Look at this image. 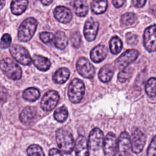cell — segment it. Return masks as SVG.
Masks as SVG:
<instances>
[{"label":"cell","mask_w":156,"mask_h":156,"mask_svg":"<svg viewBox=\"0 0 156 156\" xmlns=\"http://www.w3.org/2000/svg\"><path fill=\"white\" fill-rule=\"evenodd\" d=\"M102 144L105 156H115L117 152V139L113 133L107 134Z\"/></svg>","instance_id":"obj_11"},{"label":"cell","mask_w":156,"mask_h":156,"mask_svg":"<svg viewBox=\"0 0 156 156\" xmlns=\"http://www.w3.org/2000/svg\"><path fill=\"white\" fill-rule=\"evenodd\" d=\"M55 138L60 151L66 154L72 152L74 141L69 132L64 129H59L56 132Z\"/></svg>","instance_id":"obj_1"},{"label":"cell","mask_w":156,"mask_h":156,"mask_svg":"<svg viewBox=\"0 0 156 156\" xmlns=\"http://www.w3.org/2000/svg\"><path fill=\"white\" fill-rule=\"evenodd\" d=\"M75 152L76 156H89L88 145L87 138L80 135L75 143Z\"/></svg>","instance_id":"obj_16"},{"label":"cell","mask_w":156,"mask_h":156,"mask_svg":"<svg viewBox=\"0 0 156 156\" xmlns=\"http://www.w3.org/2000/svg\"><path fill=\"white\" fill-rule=\"evenodd\" d=\"M126 1V0H112V3L115 7L119 8L124 4Z\"/></svg>","instance_id":"obj_40"},{"label":"cell","mask_w":156,"mask_h":156,"mask_svg":"<svg viewBox=\"0 0 156 156\" xmlns=\"http://www.w3.org/2000/svg\"><path fill=\"white\" fill-rule=\"evenodd\" d=\"M132 151L138 154L142 151L146 142V136L144 133L139 129L135 128L132 133L130 138Z\"/></svg>","instance_id":"obj_7"},{"label":"cell","mask_w":156,"mask_h":156,"mask_svg":"<svg viewBox=\"0 0 156 156\" xmlns=\"http://www.w3.org/2000/svg\"><path fill=\"white\" fill-rule=\"evenodd\" d=\"M73 9L79 16H85L88 11V7L84 0H75L73 3Z\"/></svg>","instance_id":"obj_23"},{"label":"cell","mask_w":156,"mask_h":156,"mask_svg":"<svg viewBox=\"0 0 156 156\" xmlns=\"http://www.w3.org/2000/svg\"><path fill=\"white\" fill-rule=\"evenodd\" d=\"M132 74V69L130 67H126L122 69L118 75V80L120 82H125L130 78Z\"/></svg>","instance_id":"obj_32"},{"label":"cell","mask_w":156,"mask_h":156,"mask_svg":"<svg viewBox=\"0 0 156 156\" xmlns=\"http://www.w3.org/2000/svg\"><path fill=\"white\" fill-rule=\"evenodd\" d=\"M40 96V91L34 87H30L26 89L23 93V98L29 102L35 101L39 98Z\"/></svg>","instance_id":"obj_26"},{"label":"cell","mask_w":156,"mask_h":156,"mask_svg":"<svg viewBox=\"0 0 156 156\" xmlns=\"http://www.w3.org/2000/svg\"><path fill=\"white\" fill-rule=\"evenodd\" d=\"M138 56V52L135 49H128L122 53L116 60L115 65L119 69H124L134 62Z\"/></svg>","instance_id":"obj_10"},{"label":"cell","mask_w":156,"mask_h":156,"mask_svg":"<svg viewBox=\"0 0 156 156\" xmlns=\"http://www.w3.org/2000/svg\"><path fill=\"white\" fill-rule=\"evenodd\" d=\"M104 141L102 132L98 127L94 128L90 132L88 145L92 151H97L101 148Z\"/></svg>","instance_id":"obj_12"},{"label":"cell","mask_w":156,"mask_h":156,"mask_svg":"<svg viewBox=\"0 0 156 156\" xmlns=\"http://www.w3.org/2000/svg\"><path fill=\"white\" fill-rule=\"evenodd\" d=\"M37 25V21L32 17H29L24 20L18 28V39L23 42L30 40L35 34Z\"/></svg>","instance_id":"obj_2"},{"label":"cell","mask_w":156,"mask_h":156,"mask_svg":"<svg viewBox=\"0 0 156 156\" xmlns=\"http://www.w3.org/2000/svg\"><path fill=\"white\" fill-rule=\"evenodd\" d=\"M5 4V0H0V10L2 9Z\"/></svg>","instance_id":"obj_42"},{"label":"cell","mask_w":156,"mask_h":156,"mask_svg":"<svg viewBox=\"0 0 156 156\" xmlns=\"http://www.w3.org/2000/svg\"><path fill=\"white\" fill-rule=\"evenodd\" d=\"M37 116V110L34 107L24 108L20 114V120L25 125L30 124Z\"/></svg>","instance_id":"obj_17"},{"label":"cell","mask_w":156,"mask_h":156,"mask_svg":"<svg viewBox=\"0 0 156 156\" xmlns=\"http://www.w3.org/2000/svg\"><path fill=\"white\" fill-rule=\"evenodd\" d=\"M136 20V16L132 12H127L121 16V22L124 26H129L135 23Z\"/></svg>","instance_id":"obj_30"},{"label":"cell","mask_w":156,"mask_h":156,"mask_svg":"<svg viewBox=\"0 0 156 156\" xmlns=\"http://www.w3.org/2000/svg\"><path fill=\"white\" fill-rule=\"evenodd\" d=\"M32 61L36 68L42 71L48 70L51 66V63L49 59L40 55H35L33 57Z\"/></svg>","instance_id":"obj_20"},{"label":"cell","mask_w":156,"mask_h":156,"mask_svg":"<svg viewBox=\"0 0 156 156\" xmlns=\"http://www.w3.org/2000/svg\"><path fill=\"white\" fill-rule=\"evenodd\" d=\"M144 46L149 52L155 51V25L154 24L146 29L143 35Z\"/></svg>","instance_id":"obj_13"},{"label":"cell","mask_w":156,"mask_h":156,"mask_svg":"<svg viewBox=\"0 0 156 156\" xmlns=\"http://www.w3.org/2000/svg\"><path fill=\"white\" fill-rule=\"evenodd\" d=\"M107 55V49L103 45H98L90 52V58L95 63H99L104 60Z\"/></svg>","instance_id":"obj_18"},{"label":"cell","mask_w":156,"mask_h":156,"mask_svg":"<svg viewBox=\"0 0 156 156\" xmlns=\"http://www.w3.org/2000/svg\"><path fill=\"white\" fill-rule=\"evenodd\" d=\"M78 73L83 77L91 79L95 73V69L90 61L85 57H80L76 63Z\"/></svg>","instance_id":"obj_8"},{"label":"cell","mask_w":156,"mask_h":156,"mask_svg":"<svg viewBox=\"0 0 156 156\" xmlns=\"http://www.w3.org/2000/svg\"><path fill=\"white\" fill-rule=\"evenodd\" d=\"M10 52L16 61L23 65H29L32 58L27 50L19 44H13L10 48Z\"/></svg>","instance_id":"obj_5"},{"label":"cell","mask_w":156,"mask_h":156,"mask_svg":"<svg viewBox=\"0 0 156 156\" xmlns=\"http://www.w3.org/2000/svg\"><path fill=\"white\" fill-rule=\"evenodd\" d=\"M110 49L113 54H118L122 49V43L118 37H113L110 41Z\"/></svg>","instance_id":"obj_27"},{"label":"cell","mask_w":156,"mask_h":156,"mask_svg":"<svg viewBox=\"0 0 156 156\" xmlns=\"http://www.w3.org/2000/svg\"><path fill=\"white\" fill-rule=\"evenodd\" d=\"M85 93V85L79 79H74L68 86V94L69 100L73 103H79L83 98Z\"/></svg>","instance_id":"obj_4"},{"label":"cell","mask_w":156,"mask_h":156,"mask_svg":"<svg viewBox=\"0 0 156 156\" xmlns=\"http://www.w3.org/2000/svg\"><path fill=\"white\" fill-rule=\"evenodd\" d=\"M53 41L55 46L60 49H65L68 43V38L65 32L62 31L56 32L54 35Z\"/></svg>","instance_id":"obj_24"},{"label":"cell","mask_w":156,"mask_h":156,"mask_svg":"<svg viewBox=\"0 0 156 156\" xmlns=\"http://www.w3.org/2000/svg\"><path fill=\"white\" fill-rule=\"evenodd\" d=\"M0 118H1V112H0Z\"/></svg>","instance_id":"obj_43"},{"label":"cell","mask_w":156,"mask_h":156,"mask_svg":"<svg viewBox=\"0 0 156 156\" xmlns=\"http://www.w3.org/2000/svg\"><path fill=\"white\" fill-rule=\"evenodd\" d=\"M156 138L155 136L153 137V139L151 143L149 144V146L147 149V156H156Z\"/></svg>","instance_id":"obj_36"},{"label":"cell","mask_w":156,"mask_h":156,"mask_svg":"<svg viewBox=\"0 0 156 156\" xmlns=\"http://www.w3.org/2000/svg\"><path fill=\"white\" fill-rule=\"evenodd\" d=\"M133 5L136 7H142L144 5L146 0H132Z\"/></svg>","instance_id":"obj_38"},{"label":"cell","mask_w":156,"mask_h":156,"mask_svg":"<svg viewBox=\"0 0 156 156\" xmlns=\"http://www.w3.org/2000/svg\"><path fill=\"white\" fill-rule=\"evenodd\" d=\"M0 69L6 76L12 80H18L21 77V68L10 58H5L0 61Z\"/></svg>","instance_id":"obj_3"},{"label":"cell","mask_w":156,"mask_h":156,"mask_svg":"<svg viewBox=\"0 0 156 156\" xmlns=\"http://www.w3.org/2000/svg\"><path fill=\"white\" fill-rule=\"evenodd\" d=\"M28 0H12L11 11L13 14L19 15L26 10Z\"/></svg>","instance_id":"obj_21"},{"label":"cell","mask_w":156,"mask_h":156,"mask_svg":"<svg viewBox=\"0 0 156 156\" xmlns=\"http://www.w3.org/2000/svg\"><path fill=\"white\" fill-rule=\"evenodd\" d=\"M71 41L72 45L75 48H78L81 44V35L79 32H75L71 35Z\"/></svg>","instance_id":"obj_34"},{"label":"cell","mask_w":156,"mask_h":156,"mask_svg":"<svg viewBox=\"0 0 156 156\" xmlns=\"http://www.w3.org/2000/svg\"><path fill=\"white\" fill-rule=\"evenodd\" d=\"M68 112L65 106H62L57 108L54 113V117L56 121L59 122H64L68 117Z\"/></svg>","instance_id":"obj_28"},{"label":"cell","mask_w":156,"mask_h":156,"mask_svg":"<svg viewBox=\"0 0 156 156\" xmlns=\"http://www.w3.org/2000/svg\"><path fill=\"white\" fill-rule=\"evenodd\" d=\"M132 151L130 137L126 132H122L117 140V152L119 156H130Z\"/></svg>","instance_id":"obj_6"},{"label":"cell","mask_w":156,"mask_h":156,"mask_svg":"<svg viewBox=\"0 0 156 156\" xmlns=\"http://www.w3.org/2000/svg\"><path fill=\"white\" fill-rule=\"evenodd\" d=\"M49 156H63V155L59 150L55 148H52L50 149L49 152Z\"/></svg>","instance_id":"obj_39"},{"label":"cell","mask_w":156,"mask_h":156,"mask_svg":"<svg viewBox=\"0 0 156 156\" xmlns=\"http://www.w3.org/2000/svg\"><path fill=\"white\" fill-rule=\"evenodd\" d=\"M126 40L127 42L128 43V44H130V45H135L137 44L138 43V37L131 33V32H128L126 34Z\"/></svg>","instance_id":"obj_37"},{"label":"cell","mask_w":156,"mask_h":156,"mask_svg":"<svg viewBox=\"0 0 156 156\" xmlns=\"http://www.w3.org/2000/svg\"><path fill=\"white\" fill-rule=\"evenodd\" d=\"M54 35L49 32H43L40 34V39L44 43L49 44L53 41Z\"/></svg>","instance_id":"obj_33"},{"label":"cell","mask_w":156,"mask_h":156,"mask_svg":"<svg viewBox=\"0 0 156 156\" xmlns=\"http://www.w3.org/2000/svg\"><path fill=\"white\" fill-rule=\"evenodd\" d=\"M40 1L41 3L44 5H48L53 1V0H40Z\"/></svg>","instance_id":"obj_41"},{"label":"cell","mask_w":156,"mask_h":156,"mask_svg":"<svg viewBox=\"0 0 156 156\" xmlns=\"http://www.w3.org/2000/svg\"><path fill=\"white\" fill-rule=\"evenodd\" d=\"M54 16L57 20L62 23H69L73 17L71 10L64 6H58L54 10Z\"/></svg>","instance_id":"obj_15"},{"label":"cell","mask_w":156,"mask_h":156,"mask_svg":"<svg viewBox=\"0 0 156 156\" xmlns=\"http://www.w3.org/2000/svg\"><path fill=\"white\" fill-rule=\"evenodd\" d=\"M12 41V38L9 34H5L2 35L0 40V46L2 49L7 48L10 46Z\"/></svg>","instance_id":"obj_35"},{"label":"cell","mask_w":156,"mask_h":156,"mask_svg":"<svg viewBox=\"0 0 156 156\" xmlns=\"http://www.w3.org/2000/svg\"><path fill=\"white\" fill-rule=\"evenodd\" d=\"M98 22L94 19L90 18L87 20L84 26L83 34L87 41H91L95 39L98 34Z\"/></svg>","instance_id":"obj_14"},{"label":"cell","mask_w":156,"mask_h":156,"mask_svg":"<svg viewBox=\"0 0 156 156\" xmlns=\"http://www.w3.org/2000/svg\"><path fill=\"white\" fill-rule=\"evenodd\" d=\"M93 12L96 14L104 13L107 8V0H93L91 4Z\"/></svg>","instance_id":"obj_25"},{"label":"cell","mask_w":156,"mask_h":156,"mask_svg":"<svg viewBox=\"0 0 156 156\" xmlns=\"http://www.w3.org/2000/svg\"><path fill=\"white\" fill-rule=\"evenodd\" d=\"M59 95L56 91H48L42 98L41 101V107L44 111H51L57 105Z\"/></svg>","instance_id":"obj_9"},{"label":"cell","mask_w":156,"mask_h":156,"mask_svg":"<svg viewBox=\"0 0 156 156\" xmlns=\"http://www.w3.org/2000/svg\"><path fill=\"white\" fill-rule=\"evenodd\" d=\"M69 71L66 68H61L58 69L53 75L52 79L54 82L59 84L64 83L66 82L69 77Z\"/></svg>","instance_id":"obj_22"},{"label":"cell","mask_w":156,"mask_h":156,"mask_svg":"<svg viewBox=\"0 0 156 156\" xmlns=\"http://www.w3.org/2000/svg\"><path fill=\"white\" fill-rule=\"evenodd\" d=\"M145 91L146 94L150 98H155V78H150L145 86Z\"/></svg>","instance_id":"obj_29"},{"label":"cell","mask_w":156,"mask_h":156,"mask_svg":"<svg viewBox=\"0 0 156 156\" xmlns=\"http://www.w3.org/2000/svg\"><path fill=\"white\" fill-rule=\"evenodd\" d=\"M27 154L29 156H44L42 148L38 144H32L29 146Z\"/></svg>","instance_id":"obj_31"},{"label":"cell","mask_w":156,"mask_h":156,"mask_svg":"<svg viewBox=\"0 0 156 156\" xmlns=\"http://www.w3.org/2000/svg\"><path fill=\"white\" fill-rule=\"evenodd\" d=\"M114 73V67L110 65H105L102 67L98 73L99 79L102 82H109Z\"/></svg>","instance_id":"obj_19"}]
</instances>
